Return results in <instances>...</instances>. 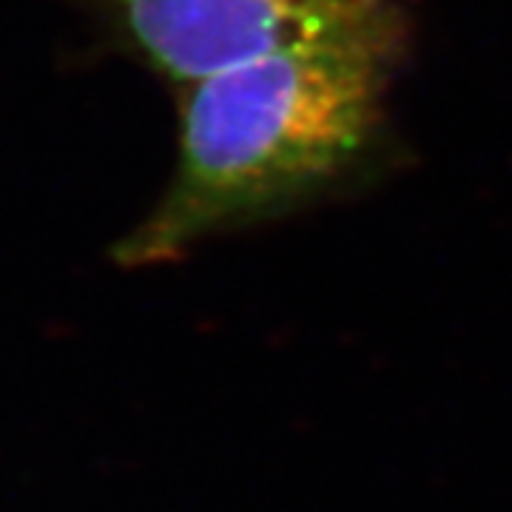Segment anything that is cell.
I'll return each mask as SVG.
<instances>
[{
    "mask_svg": "<svg viewBox=\"0 0 512 512\" xmlns=\"http://www.w3.org/2000/svg\"><path fill=\"white\" fill-rule=\"evenodd\" d=\"M404 35L390 0L188 86L174 177L120 242L117 262H171L202 239L279 217L342 183L382 131Z\"/></svg>",
    "mask_w": 512,
    "mask_h": 512,
    "instance_id": "cell-1",
    "label": "cell"
},
{
    "mask_svg": "<svg viewBox=\"0 0 512 512\" xmlns=\"http://www.w3.org/2000/svg\"><path fill=\"white\" fill-rule=\"evenodd\" d=\"M146 63L194 86L288 43L379 12L390 0H89Z\"/></svg>",
    "mask_w": 512,
    "mask_h": 512,
    "instance_id": "cell-2",
    "label": "cell"
}]
</instances>
